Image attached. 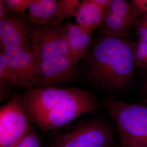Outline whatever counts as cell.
I'll return each instance as SVG.
<instances>
[{"label":"cell","instance_id":"6da1fadb","mask_svg":"<svg viewBox=\"0 0 147 147\" xmlns=\"http://www.w3.org/2000/svg\"><path fill=\"white\" fill-rule=\"evenodd\" d=\"M22 100L32 123L42 134L67 125L99 107L93 93L74 87L26 89Z\"/></svg>","mask_w":147,"mask_h":147},{"label":"cell","instance_id":"7a4b0ae2","mask_svg":"<svg viewBox=\"0 0 147 147\" xmlns=\"http://www.w3.org/2000/svg\"><path fill=\"white\" fill-rule=\"evenodd\" d=\"M84 59L88 82L96 88L117 92L133 83L134 44L126 37L102 33L92 40Z\"/></svg>","mask_w":147,"mask_h":147},{"label":"cell","instance_id":"3957f363","mask_svg":"<svg viewBox=\"0 0 147 147\" xmlns=\"http://www.w3.org/2000/svg\"><path fill=\"white\" fill-rule=\"evenodd\" d=\"M113 133L110 127L97 120H88L51 131L47 147H110Z\"/></svg>","mask_w":147,"mask_h":147},{"label":"cell","instance_id":"277c9868","mask_svg":"<svg viewBox=\"0 0 147 147\" xmlns=\"http://www.w3.org/2000/svg\"><path fill=\"white\" fill-rule=\"evenodd\" d=\"M103 105L115 122L123 147L147 144V105L111 97L105 98Z\"/></svg>","mask_w":147,"mask_h":147},{"label":"cell","instance_id":"5b68a950","mask_svg":"<svg viewBox=\"0 0 147 147\" xmlns=\"http://www.w3.org/2000/svg\"><path fill=\"white\" fill-rule=\"evenodd\" d=\"M21 90L0 109V147H10L32 125L22 100Z\"/></svg>","mask_w":147,"mask_h":147},{"label":"cell","instance_id":"8992f818","mask_svg":"<svg viewBox=\"0 0 147 147\" xmlns=\"http://www.w3.org/2000/svg\"><path fill=\"white\" fill-rule=\"evenodd\" d=\"M79 62L70 55L40 62L33 88L65 87L74 82L78 76Z\"/></svg>","mask_w":147,"mask_h":147},{"label":"cell","instance_id":"52a82bcc","mask_svg":"<svg viewBox=\"0 0 147 147\" xmlns=\"http://www.w3.org/2000/svg\"><path fill=\"white\" fill-rule=\"evenodd\" d=\"M32 48L39 62L70 55L64 23L38 25L33 35Z\"/></svg>","mask_w":147,"mask_h":147},{"label":"cell","instance_id":"ba28073f","mask_svg":"<svg viewBox=\"0 0 147 147\" xmlns=\"http://www.w3.org/2000/svg\"><path fill=\"white\" fill-rule=\"evenodd\" d=\"M38 26L29 15L8 10L6 16L0 21L1 49L14 47L32 48L33 35Z\"/></svg>","mask_w":147,"mask_h":147},{"label":"cell","instance_id":"9c48e42d","mask_svg":"<svg viewBox=\"0 0 147 147\" xmlns=\"http://www.w3.org/2000/svg\"><path fill=\"white\" fill-rule=\"evenodd\" d=\"M81 1L78 0H32L29 16L38 25L56 24L65 19L76 17Z\"/></svg>","mask_w":147,"mask_h":147},{"label":"cell","instance_id":"30bf717a","mask_svg":"<svg viewBox=\"0 0 147 147\" xmlns=\"http://www.w3.org/2000/svg\"><path fill=\"white\" fill-rule=\"evenodd\" d=\"M7 63L20 81L22 88H34L40 62L32 48L22 47L1 48Z\"/></svg>","mask_w":147,"mask_h":147},{"label":"cell","instance_id":"8fae6325","mask_svg":"<svg viewBox=\"0 0 147 147\" xmlns=\"http://www.w3.org/2000/svg\"><path fill=\"white\" fill-rule=\"evenodd\" d=\"M111 0H84L80 2L76 23L94 31L100 28Z\"/></svg>","mask_w":147,"mask_h":147},{"label":"cell","instance_id":"7c38bea8","mask_svg":"<svg viewBox=\"0 0 147 147\" xmlns=\"http://www.w3.org/2000/svg\"><path fill=\"white\" fill-rule=\"evenodd\" d=\"M70 55L77 60L84 59L92 41L94 31L77 23H64Z\"/></svg>","mask_w":147,"mask_h":147},{"label":"cell","instance_id":"4fadbf2b","mask_svg":"<svg viewBox=\"0 0 147 147\" xmlns=\"http://www.w3.org/2000/svg\"><path fill=\"white\" fill-rule=\"evenodd\" d=\"M136 21L107 8L100 28L103 33L112 36L126 37Z\"/></svg>","mask_w":147,"mask_h":147},{"label":"cell","instance_id":"5bb4252c","mask_svg":"<svg viewBox=\"0 0 147 147\" xmlns=\"http://www.w3.org/2000/svg\"><path fill=\"white\" fill-rule=\"evenodd\" d=\"M22 88L20 81L9 66L2 53H0V102L9 100Z\"/></svg>","mask_w":147,"mask_h":147},{"label":"cell","instance_id":"9a60e30c","mask_svg":"<svg viewBox=\"0 0 147 147\" xmlns=\"http://www.w3.org/2000/svg\"><path fill=\"white\" fill-rule=\"evenodd\" d=\"M10 147H44L43 138L32 125L26 133Z\"/></svg>","mask_w":147,"mask_h":147},{"label":"cell","instance_id":"2e32d148","mask_svg":"<svg viewBox=\"0 0 147 147\" xmlns=\"http://www.w3.org/2000/svg\"><path fill=\"white\" fill-rule=\"evenodd\" d=\"M134 55L136 65L140 68H147V41L138 38L134 44Z\"/></svg>","mask_w":147,"mask_h":147},{"label":"cell","instance_id":"e0dca14e","mask_svg":"<svg viewBox=\"0 0 147 147\" xmlns=\"http://www.w3.org/2000/svg\"><path fill=\"white\" fill-rule=\"evenodd\" d=\"M3 1L9 11L24 14L32 0H3Z\"/></svg>","mask_w":147,"mask_h":147},{"label":"cell","instance_id":"ac0fdd59","mask_svg":"<svg viewBox=\"0 0 147 147\" xmlns=\"http://www.w3.org/2000/svg\"><path fill=\"white\" fill-rule=\"evenodd\" d=\"M131 2L140 16L147 14V0H133Z\"/></svg>","mask_w":147,"mask_h":147},{"label":"cell","instance_id":"d6986e66","mask_svg":"<svg viewBox=\"0 0 147 147\" xmlns=\"http://www.w3.org/2000/svg\"><path fill=\"white\" fill-rule=\"evenodd\" d=\"M137 33L139 39L147 42V27L139 22L137 25Z\"/></svg>","mask_w":147,"mask_h":147},{"label":"cell","instance_id":"ffe728a7","mask_svg":"<svg viewBox=\"0 0 147 147\" xmlns=\"http://www.w3.org/2000/svg\"><path fill=\"white\" fill-rule=\"evenodd\" d=\"M8 12V10L5 5L3 0H0V21L6 16Z\"/></svg>","mask_w":147,"mask_h":147},{"label":"cell","instance_id":"44dd1931","mask_svg":"<svg viewBox=\"0 0 147 147\" xmlns=\"http://www.w3.org/2000/svg\"><path fill=\"white\" fill-rule=\"evenodd\" d=\"M139 22L145 26L147 27V14L143 16L142 20Z\"/></svg>","mask_w":147,"mask_h":147},{"label":"cell","instance_id":"7402d4cb","mask_svg":"<svg viewBox=\"0 0 147 147\" xmlns=\"http://www.w3.org/2000/svg\"><path fill=\"white\" fill-rule=\"evenodd\" d=\"M127 147H147V144H138Z\"/></svg>","mask_w":147,"mask_h":147},{"label":"cell","instance_id":"603a6c76","mask_svg":"<svg viewBox=\"0 0 147 147\" xmlns=\"http://www.w3.org/2000/svg\"><path fill=\"white\" fill-rule=\"evenodd\" d=\"M144 90L145 93H146V95L147 97V79L146 81V83H145V84Z\"/></svg>","mask_w":147,"mask_h":147},{"label":"cell","instance_id":"cb8c5ba5","mask_svg":"<svg viewBox=\"0 0 147 147\" xmlns=\"http://www.w3.org/2000/svg\"><path fill=\"white\" fill-rule=\"evenodd\" d=\"M110 147H117L116 146H113V145H111V146H110Z\"/></svg>","mask_w":147,"mask_h":147}]
</instances>
